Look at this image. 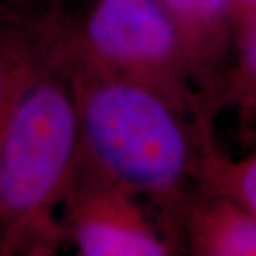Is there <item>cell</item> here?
<instances>
[{
	"instance_id": "8992f818",
	"label": "cell",
	"mask_w": 256,
	"mask_h": 256,
	"mask_svg": "<svg viewBox=\"0 0 256 256\" xmlns=\"http://www.w3.org/2000/svg\"><path fill=\"white\" fill-rule=\"evenodd\" d=\"M178 240L194 256H256V218L233 198L203 186L183 210Z\"/></svg>"
},
{
	"instance_id": "277c9868",
	"label": "cell",
	"mask_w": 256,
	"mask_h": 256,
	"mask_svg": "<svg viewBox=\"0 0 256 256\" xmlns=\"http://www.w3.org/2000/svg\"><path fill=\"white\" fill-rule=\"evenodd\" d=\"M72 238L84 256H165L176 253L148 222L133 194L85 176L74 192Z\"/></svg>"
},
{
	"instance_id": "52a82bcc",
	"label": "cell",
	"mask_w": 256,
	"mask_h": 256,
	"mask_svg": "<svg viewBox=\"0 0 256 256\" xmlns=\"http://www.w3.org/2000/svg\"><path fill=\"white\" fill-rule=\"evenodd\" d=\"M234 112L240 122L256 120V27L234 54L228 70L208 100L210 115Z\"/></svg>"
},
{
	"instance_id": "ba28073f",
	"label": "cell",
	"mask_w": 256,
	"mask_h": 256,
	"mask_svg": "<svg viewBox=\"0 0 256 256\" xmlns=\"http://www.w3.org/2000/svg\"><path fill=\"white\" fill-rule=\"evenodd\" d=\"M204 186L238 202L256 218V153L244 158H232L218 145L204 165Z\"/></svg>"
},
{
	"instance_id": "30bf717a",
	"label": "cell",
	"mask_w": 256,
	"mask_h": 256,
	"mask_svg": "<svg viewBox=\"0 0 256 256\" xmlns=\"http://www.w3.org/2000/svg\"><path fill=\"white\" fill-rule=\"evenodd\" d=\"M5 104H7V80H5V74L0 66V135H2V128L5 122Z\"/></svg>"
},
{
	"instance_id": "6da1fadb",
	"label": "cell",
	"mask_w": 256,
	"mask_h": 256,
	"mask_svg": "<svg viewBox=\"0 0 256 256\" xmlns=\"http://www.w3.org/2000/svg\"><path fill=\"white\" fill-rule=\"evenodd\" d=\"M74 90L85 176L152 200L178 234L183 210L204 186V165L216 146L204 105L84 62Z\"/></svg>"
},
{
	"instance_id": "9c48e42d",
	"label": "cell",
	"mask_w": 256,
	"mask_h": 256,
	"mask_svg": "<svg viewBox=\"0 0 256 256\" xmlns=\"http://www.w3.org/2000/svg\"><path fill=\"white\" fill-rule=\"evenodd\" d=\"M232 15L236 54L256 27V0H232Z\"/></svg>"
},
{
	"instance_id": "7a4b0ae2",
	"label": "cell",
	"mask_w": 256,
	"mask_h": 256,
	"mask_svg": "<svg viewBox=\"0 0 256 256\" xmlns=\"http://www.w3.org/2000/svg\"><path fill=\"white\" fill-rule=\"evenodd\" d=\"M80 118L74 86L40 80L7 112L0 135V223L10 232L44 226L80 170Z\"/></svg>"
},
{
	"instance_id": "3957f363",
	"label": "cell",
	"mask_w": 256,
	"mask_h": 256,
	"mask_svg": "<svg viewBox=\"0 0 256 256\" xmlns=\"http://www.w3.org/2000/svg\"><path fill=\"white\" fill-rule=\"evenodd\" d=\"M80 62L150 82L204 105L162 0H98L80 38Z\"/></svg>"
},
{
	"instance_id": "5b68a950",
	"label": "cell",
	"mask_w": 256,
	"mask_h": 256,
	"mask_svg": "<svg viewBox=\"0 0 256 256\" xmlns=\"http://www.w3.org/2000/svg\"><path fill=\"white\" fill-rule=\"evenodd\" d=\"M162 2L180 35L194 82L208 110L210 96L234 57L232 0Z\"/></svg>"
}]
</instances>
